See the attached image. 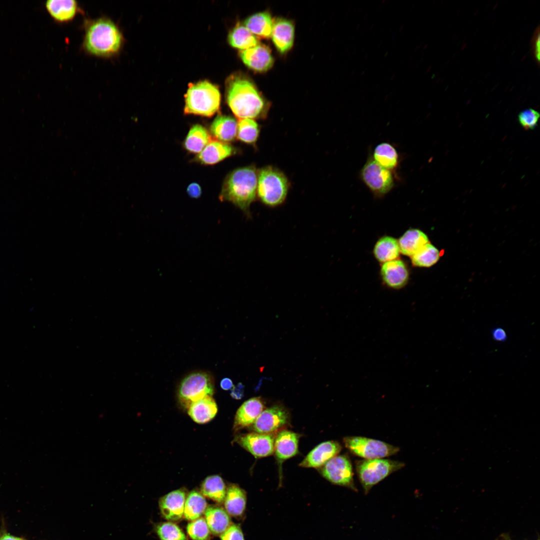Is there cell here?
Instances as JSON below:
<instances>
[{"label": "cell", "instance_id": "cell-1", "mask_svg": "<svg viewBox=\"0 0 540 540\" xmlns=\"http://www.w3.org/2000/svg\"><path fill=\"white\" fill-rule=\"evenodd\" d=\"M226 100L234 116L240 119H265L270 104L254 84L240 74L230 76L226 84Z\"/></svg>", "mask_w": 540, "mask_h": 540}, {"label": "cell", "instance_id": "cell-2", "mask_svg": "<svg viewBox=\"0 0 540 540\" xmlns=\"http://www.w3.org/2000/svg\"><path fill=\"white\" fill-rule=\"evenodd\" d=\"M82 48L88 54L110 58L118 56L124 44L120 28L112 20L106 16L86 19L84 22Z\"/></svg>", "mask_w": 540, "mask_h": 540}, {"label": "cell", "instance_id": "cell-3", "mask_svg": "<svg viewBox=\"0 0 540 540\" xmlns=\"http://www.w3.org/2000/svg\"><path fill=\"white\" fill-rule=\"evenodd\" d=\"M258 170L254 164L236 168L224 178L219 198L229 202L251 217V204L257 199Z\"/></svg>", "mask_w": 540, "mask_h": 540}, {"label": "cell", "instance_id": "cell-4", "mask_svg": "<svg viewBox=\"0 0 540 540\" xmlns=\"http://www.w3.org/2000/svg\"><path fill=\"white\" fill-rule=\"evenodd\" d=\"M290 184L284 173L272 166L258 170L257 199L264 204L274 208L286 200Z\"/></svg>", "mask_w": 540, "mask_h": 540}, {"label": "cell", "instance_id": "cell-5", "mask_svg": "<svg viewBox=\"0 0 540 540\" xmlns=\"http://www.w3.org/2000/svg\"><path fill=\"white\" fill-rule=\"evenodd\" d=\"M184 98L186 114L210 117L220 110V94L218 88L208 80L190 84Z\"/></svg>", "mask_w": 540, "mask_h": 540}, {"label": "cell", "instance_id": "cell-6", "mask_svg": "<svg viewBox=\"0 0 540 540\" xmlns=\"http://www.w3.org/2000/svg\"><path fill=\"white\" fill-rule=\"evenodd\" d=\"M355 466L359 480L366 494L374 486L403 468L404 464L388 459L376 458L358 460L355 462Z\"/></svg>", "mask_w": 540, "mask_h": 540}, {"label": "cell", "instance_id": "cell-7", "mask_svg": "<svg viewBox=\"0 0 540 540\" xmlns=\"http://www.w3.org/2000/svg\"><path fill=\"white\" fill-rule=\"evenodd\" d=\"M360 178L376 197L385 196L395 186L393 172L384 168L370 156L360 172Z\"/></svg>", "mask_w": 540, "mask_h": 540}, {"label": "cell", "instance_id": "cell-8", "mask_svg": "<svg viewBox=\"0 0 540 540\" xmlns=\"http://www.w3.org/2000/svg\"><path fill=\"white\" fill-rule=\"evenodd\" d=\"M343 442L352 454L365 460L382 458L396 454L400 450L386 442L362 436H346Z\"/></svg>", "mask_w": 540, "mask_h": 540}, {"label": "cell", "instance_id": "cell-9", "mask_svg": "<svg viewBox=\"0 0 540 540\" xmlns=\"http://www.w3.org/2000/svg\"><path fill=\"white\" fill-rule=\"evenodd\" d=\"M213 393L211 378L207 374L200 372L190 374L184 378L178 390L180 400L186 406Z\"/></svg>", "mask_w": 540, "mask_h": 540}, {"label": "cell", "instance_id": "cell-10", "mask_svg": "<svg viewBox=\"0 0 540 540\" xmlns=\"http://www.w3.org/2000/svg\"><path fill=\"white\" fill-rule=\"evenodd\" d=\"M320 468L322 476L332 484L358 491L354 482L352 466L348 455H337Z\"/></svg>", "mask_w": 540, "mask_h": 540}, {"label": "cell", "instance_id": "cell-11", "mask_svg": "<svg viewBox=\"0 0 540 540\" xmlns=\"http://www.w3.org/2000/svg\"><path fill=\"white\" fill-rule=\"evenodd\" d=\"M289 420L288 411L276 405L262 410L252 424V429L255 432L272 434L287 425Z\"/></svg>", "mask_w": 540, "mask_h": 540}, {"label": "cell", "instance_id": "cell-12", "mask_svg": "<svg viewBox=\"0 0 540 540\" xmlns=\"http://www.w3.org/2000/svg\"><path fill=\"white\" fill-rule=\"evenodd\" d=\"M274 434L252 432L238 436L236 442L256 458L272 454L274 452Z\"/></svg>", "mask_w": 540, "mask_h": 540}, {"label": "cell", "instance_id": "cell-13", "mask_svg": "<svg viewBox=\"0 0 540 540\" xmlns=\"http://www.w3.org/2000/svg\"><path fill=\"white\" fill-rule=\"evenodd\" d=\"M240 56L245 65L256 72H266L274 63L270 49L264 44L242 50Z\"/></svg>", "mask_w": 540, "mask_h": 540}, {"label": "cell", "instance_id": "cell-14", "mask_svg": "<svg viewBox=\"0 0 540 540\" xmlns=\"http://www.w3.org/2000/svg\"><path fill=\"white\" fill-rule=\"evenodd\" d=\"M342 449L336 441L330 440L322 442L313 448L300 464L304 468L322 467L328 460L337 456Z\"/></svg>", "mask_w": 540, "mask_h": 540}, {"label": "cell", "instance_id": "cell-15", "mask_svg": "<svg viewBox=\"0 0 540 540\" xmlns=\"http://www.w3.org/2000/svg\"><path fill=\"white\" fill-rule=\"evenodd\" d=\"M274 44L282 54L292 48L294 38V26L290 20L278 18L274 20L272 36Z\"/></svg>", "mask_w": 540, "mask_h": 540}, {"label": "cell", "instance_id": "cell-16", "mask_svg": "<svg viewBox=\"0 0 540 540\" xmlns=\"http://www.w3.org/2000/svg\"><path fill=\"white\" fill-rule=\"evenodd\" d=\"M186 499V492L181 489L162 496L159 500V506L164 518L170 522L181 519L184 516Z\"/></svg>", "mask_w": 540, "mask_h": 540}, {"label": "cell", "instance_id": "cell-17", "mask_svg": "<svg viewBox=\"0 0 540 540\" xmlns=\"http://www.w3.org/2000/svg\"><path fill=\"white\" fill-rule=\"evenodd\" d=\"M238 152V149L230 144L211 140L198 154L195 160L202 164L212 165L236 154Z\"/></svg>", "mask_w": 540, "mask_h": 540}, {"label": "cell", "instance_id": "cell-18", "mask_svg": "<svg viewBox=\"0 0 540 540\" xmlns=\"http://www.w3.org/2000/svg\"><path fill=\"white\" fill-rule=\"evenodd\" d=\"M380 274L384 283L389 287L398 289L404 286L408 280V272L404 263L394 260L383 264Z\"/></svg>", "mask_w": 540, "mask_h": 540}, {"label": "cell", "instance_id": "cell-19", "mask_svg": "<svg viewBox=\"0 0 540 540\" xmlns=\"http://www.w3.org/2000/svg\"><path fill=\"white\" fill-rule=\"evenodd\" d=\"M264 408V403L260 397L252 398L244 402L236 412L234 428L238 430L252 424Z\"/></svg>", "mask_w": 540, "mask_h": 540}, {"label": "cell", "instance_id": "cell-20", "mask_svg": "<svg viewBox=\"0 0 540 540\" xmlns=\"http://www.w3.org/2000/svg\"><path fill=\"white\" fill-rule=\"evenodd\" d=\"M45 7L52 19L60 23L72 21L81 12L79 4L74 0H49L46 2Z\"/></svg>", "mask_w": 540, "mask_h": 540}, {"label": "cell", "instance_id": "cell-21", "mask_svg": "<svg viewBox=\"0 0 540 540\" xmlns=\"http://www.w3.org/2000/svg\"><path fill=\"white\" fill-rule=\"evenodd\" d=\"M299 438L298 434L288 430H282L277 434L274 452L280 462L297 454Z\"/></svg>", "mask_w": 540, "mask_h": 540}, {"label": "cell", "instance_id": "cell-22", "mask_svg": "<svg viewBox=\"0 0 540 540\" xmlns=\"http://www.w3.org/2000/svg\"><path fill=\"white\" fill-rule=\"evenodd\" d=\"M224 502L225 510L230 516L240 518L244 515L246 508V492L238 485L232 484L226 490Z\"/></svg>", "mask_w": 540, "mask_h": 540}, {"label": "cell", "instance_id": "cell-23", "mask_svg": "<svg viewBox=\"0 0 540 540\" xmlns=\"http://www.w3.org/2000/svg\"><path fill=\"white\" fill-rule=\"evenodd\" d=\"M218 411L217 405L211 396L193 402L188 406V414L194 421L205 424L212 420Z\"/></svg>", "mask_w": 540, "mask_h": 540}, {"label": "cell", "instance_id": "cell-24", "mask_svg": "<svg viewBox=\"0 0 540 540\" xmlns=\"http://www.w3.org/2000/svg\"><path fill=\"white\" fill-rule=\"evenodd\" d=\"M238 122L229 116L219 115L210 126L212 134L218 140L224 142H230L236 136Z\"/></svg>", "mask_w": 540, "mask_h": 540}, {"label": "cell", "instance_id": "cell-25", "mask_svg": "<svg viewBox=\"0 0 540 540\" xmlns=\"http://www.w3.org/2000/svg\"><path fill=\"white\" fill-rule=\"evenodd\" d=\"M274 20L268 12L256 13L245 20L244 26L255 36L268 38L272 36Z\"/></svg>", "mask_w": 540, "mask_h": 540}, {"label": "cell", "instance_id": "cell-26", "mask_svg": "<svg viewBox=\"0 0 540 540\" xmlns=\"http://www.w3.org/2000/svg\"><path fill=\"white\" fill-rule=\"evenodd\" d=\"M204 513L210 532L214 535H220L231 524L230 515L222 507L210 506Z\"/></svg>", "mask_w": 540, "mask_h": 540}, {"label": "cell", "instance_id": "cell-27", "mask_svg": "<svg viewBox=\"0 0 540 540\" xmlns=\"http://www.w3.org/2000/svg\"><path fill=\"white\" fill-rule=\"evenodd\" d=\"M378 164L392 172L398 167L400 156L396 148L388 142H381L374 148L372 156Z\"/></svg>", "mask_w": 540, "mask_h": 540}, {"label": "cell", "instance_id": "cell-28", "mask_svg": "<svg viewBox=\"0 0 540 540\" xmlns=\"http://www.w3.org/2000/svg\"><path fill=\"white\" fill-rule=\"evenodd\" d=\"M400 252L404 255L412 256L422 246L429 242L427 236L418 229L407 230L398 242Z\"/></svg>", "mask_w": 540, "mask_h": 540}, {"label": "cell", "instance_id": "cell-29", "mask_svg": "<svg viewBox=\"0 0 540 540\" xmlns=\"http://www.w3.org/2000/svg\"><path fill=\"white\" fill-rule=\"evenodd\" d=\"M210 141V135L206 128L202 125L196 124L189 130L184 146L188 152L199 154Z\"/></svg>", "mask_w": 540, "mask_h": 540}, {"label": "cell", "instance_id": "cell-30", "mask_svg": "<svg viewBox=\"0 0 540 540\" xmlns=\"http://www.w3.org/2000/svg\"><path fill=\"white\" fill-rule=\"evenodd\" d=\"M231 46L242 50L251 48L258 44V38L244 26L238 24L228 36Z\"/></svg>", "mask_w": 540, "mask_h": 540}, {"label": "cell", "instance_id": "cell-31", "mask_svg": "<svg viewBox=\"0 0 540 540\" xmlns=\"http://www.w3.org/2000/svg\"><path fill=\"white\" fill-rule=\"evenodd\" d=\"M400 252L398 241L388 236L380 238L376 242L374 249L376 258L384 263L396 260Z\"/></svg>", "mask_w": 540, "mask_h": 540}, {"label": "cell", "instance_id": "cell-32", "mask_svg": "<svg viewBox=\"0 0 540 540\" xmlns=\"http://www.w3.org/2000/svg\"><path fill=\"white\" fill-rule=\"evenodd\" d=\"M226 487L222 478L214 475L207 477L201 486V494L218 503H222L226 494Z\"/></svg>", "mask_w": 540, "mask_h": 540}, {"label": "cell", "instance_id": "cell-33", "mask_svg": "<svg viewBox=\"0 0 540 540\" xmlns=\"http://www.w3.org/2000/svg\"><path fill=\"white\" fill-rule=\"evenodd\" d=\"M207 508V502L200 492L192 490L186 498L184 516L186 519L194 520L200 518Z\"/></svg>", "mask_w": 540, "mask_h": 540}, {"label": "cell", "instance_id": "cell-34", "mask_svg": "<svg viewBox=\"0 0 540 540\" xmlns=\"http://www.w3.org/2000/svg\"><path fill=\"white\" fill-rule=\"evenodd\" d=\"M260 132V126L254 120L244 118L238 122L237 138L246 144L256 146Z\"/></svg>", "mask_w": 540, "mask_h": 540}, {"label": "cell", "instance_id": "cell-35", "mask_svg": "<svg viewBox=\"0 0 540 540\" xmlns=\"http://www.w3.org/2000/svg\"><path fill=\"white\" fill-rule=\"evenodd\" d=\"M411 257L414 266L428 268L438 262L440 254L438 250L429 242L422 246Z\"/></svg>", "mask_w": 540, "mask_h": 540}, {"label": "cell", "instance_id": "cell-36", "mask_svg": "<svg viewBox=\"0 0 540 540\" xmlns=\"http://www.w3.org/2000/svg\"><path fill=\"white\" fill-rule=\"evenodd\" d=\"M156 530L160 540H186L182 530L171 522L159 524L156 526Z\"/></svg>", "mask_w": 540, "mask_h": 540}, {"label": "cell", "instance_id": "cell-37", "mask_svg": "<svg viewBox=\"0 0 540 540\" xmlns=\"http://www.w3.org/2000/svg\"><path fill=\"white\" fill-rule=\"evenodd\" d=\"M187 532L192 540H210V530L204 518H200L188 523Z\"/></svg>", "mask_w": 540, "mask_h": 540}, {"label": "cell", "instance_id": "cell-38", "mask_svg": "<svg viewBox=\"0 0 540 540\" xmlns=\"http://www.w3.org/2000/svg\"><path fill=\"white\" fill-rule=\"evenodd\" d=\"M540 116L539 112L536 110L528 108L520 112L518 115V120L524 129L532 130L537 126Z\"/></svg>", "mask_w": 540, "mask_h": 540}, {"label": "cell", "instance_id": "cell-39", "mask_svg": "<svg viewBox=\"0 0 540 540\" xmlns=\"http://www.w3.org/2000/svg\"><path fill=\"white\" fill-rule=\"evenodd\" d=\"M220 538L221 540H244L240 527L236 524H231Z\"/></svg>", "mask_w": 540, "mask_h": 540}, {"label": "cell", "instance_id": "cell-40", "mask_svg": "<svg viewBox=\"0 0 540 540\" xmlns=\"http://www.w3.org/2000/svg\"><path fill=\"white\" fill-rule=\"evenodd\" d=\"M492 338L497 342H504L508 339L507 334L504 328L496 327L492 330Z\"/></svg>", "mask_w": 540, "mask_h": 540}, {"label": "cell", "instance_id": "cell-41", "mask_svg": "<svg viewBox=\"0 0 540 540\" xmlns=\"http://www.w3.org/2000/svg\"><path fill=\"white\" fill-rule=\"evenodd\" d=\"M186 192L190 197L198 198L200 196L202 191L199 184L196 182H192L188 186Z\"/></svg>", "mask_w": 540, "mask_h": 540}, {"label": "cell", "instance_id": "cell-42", "mask_svg": "<svg viewBox=\"0 0 540 540\" xmlns=\"http://www.w3.org/2000/svg\"><path fill=\"white\" fill-rule=\"evenodd\" d=\"M244 394V386L242 383H238L231 389L230 396L236 400L241 399Z\"/></svg>", "mask_w": 540, "mask_h": 540}, {"label": "cell", "instance_id": "cell-43", "mask_svg": "<svg viewBox=\"0 0 540 540\" xmlns=\"http://www.w3.org/2000/svg\"><path fill=\"white\" fill-rule=\"evenodd\" d=\"M533 41L534 54L538 62L540 60V36L538 32L536 33Z\"/></svg>", "mask_w": 540, "mask_h": 540}, {"label": "cell", "instance_id": "cell-44", "mask_svg": "<svg viewBox=\"0 0 540 540\" xmlns=\"http://www.w3.org/2000/svg\"><path fill=\"white\" fill-rule=\"evenodd\" d=\"M220 387L224 390H231L234 386L232 380L229 378H223L220 383Z\"/></svg>", "mask_w": 540, "mask_h": 540}, {"label": "cell", "instance_id": "cell-45", "mask_svg": "<svg viewBox=\"0 0 540 540\" xmlns=\"http://www.w3.org/2000/svg\"><path fill=\"white\" fill-rule=\"evenodd\" d=\"M0 540H26L22 538L14 536L8 534H3L0 536Z\"/></svg>", "mask_w": 540, "mask_h": 540}, {"label": "cell", "instance_id": "cell-46", "mask_svg": "<svg viewBox=\"0 0 540 540\" xmlns=\"http://www.w3.org/2000/svg\"><path fill=\"white\" fill-rule=\"evenodd\" d=\"M502 540H512L510 536L507 534H503L500 536ZM538 540H539L538 539Z\"/></svg>", "mask_w": 540, "mask_h": 540}]
</instances>
